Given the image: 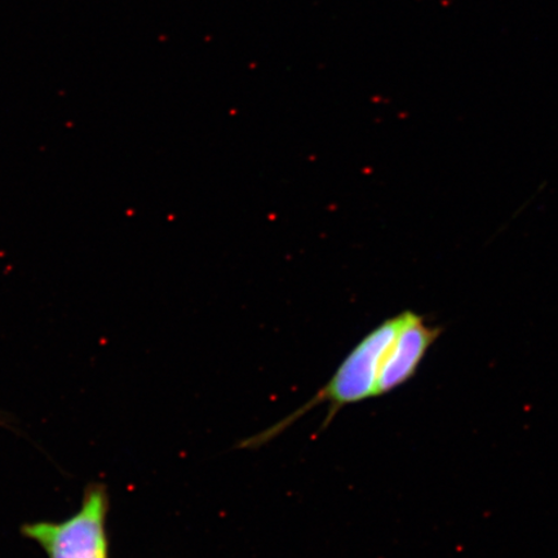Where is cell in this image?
Listing matches in <instances>:
<instances>
[{"label": "cell", "instance_id": "2", "mask_svg": "<svg viewBox=\"0 0 558 558\" xmlns=\"http://www.w3.org/2000/svg\"><path fill=\"white\" fill-rule=\"evenodd\" d=\"M109 512L108 486L90 483L78 511L64 521L24 523L20 533L37 543L48 558H110Z\"/></svg>", "mask_w": 558, "mask_h": 558}, {"label": "cell", "instance_id": "1", "mask_svg": "<svg viewBox=\"0 0 558 558\" xmlns=\"http://www.w3.org/2000/svg\"><path fill=\"white\" fill-rule=\"evenodd\" d=\"M402 318V314L390 318L366 335L357 347L347 355V359L341 362L330 381L324 388H320L308 402L294 411V413L286 416L283 421L275 424L274 427L241 442L239 448H262L265 444L270 442L271 439L283 434L286 429L290 428V425L295 424L300 417L314 408L319 407V404H330L323 427H320V430H324L329 427L339 411L348 407V404L374 399L376 397V389H378L384 361H386L397 333L400 331Z\"/></svg>", "mask_w": 558, "mask_h": 558}, {"label": "cell", "instance_id": "3", "mask_svg": "<svg viewBox=\"0 0 558 558\" xmlns=\"http://www.w3.org/2000/svg\"><path fill=\"white\" fill-rule=\"evenodd\" d=\"M402 316L400 331L383 364L376 397L388 395L413 378L439 333L413 312Z\"/></svg>", "mask_w": 558, "mask_h": 558}]
</instances>
